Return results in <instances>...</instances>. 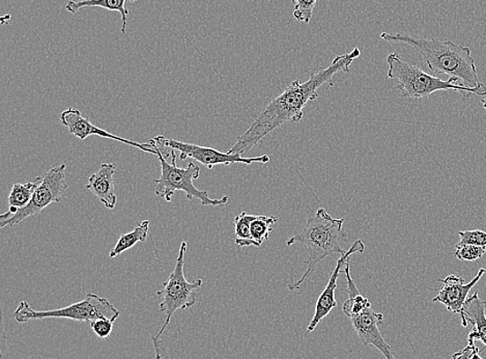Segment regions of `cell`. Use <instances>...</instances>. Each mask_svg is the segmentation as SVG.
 Here are the masks:
<instances>
[{"label":"cell","instance_id":"cell-10","mask_svg":"<svg viewBox=\"0 0 486 359\" xmlns=\"http://www.w3.org/2000/svg\"><path fill=\"white\" fill-rule=\"evenodd\" d=\"M365 252V244L362 240H357L353 244L348 252L341 255V258L338 259L336 266L333 270L332 274L330 276V280L326 285L325 290L322 292L318 302H316L315 311L313 318L307 327V331L304 334L306 338L309 333H312L316 327L320 324V322L328 316V314L337 306V302L335 298V292L337 289V281L340 277L342 267L349 262L350 256L353 254H363Z\"/></svg>","mask_w":486,"mask_h":359},{"label":"cell","instance_id":"cell-2","mask_svg":"<svg viewBox=\"0 0 486 359\" xmlns=\"http://www.w3.org/2000/svg\"><path fill=\"white\" fill-rule=\"evenodd\" d=\"M380 36L386 42L413 47L423 57L427 67L438 75H449L467 87L481 85L469 47L458 45L449 40L441 41L402 33H382Z\"/></svg>","mask_w":486,"mask_h":359},{"label":"cell","instance_id":"cell-28","mask_svg":"<svg viewBox=\"0 0 486 359\" xmlns=\"http://www.w3.org/2000/svg\"><path fill=\"white\" fill-rule=\"evenodd\" d=\"M481 350L480 348H477L475 353L472 354V356H471L469 359H483L481 354Z\"/></svg>","mask_w":486,"mask_h":359},{"label":"cell","instance_id":"cell-15","mask_svg":"<svg viewBox=\"0 0 486 359\" xmlns=\"http://www.w3.org/2000/svg\"><path fill=\"white\" fill-rule=\"evenodd\" d=\"M486 302L478 296V292L467 299L463 306V316L461 324L467 327L468 324H472L473 331L468 335V342L481 341L486 346Z\"/></svg>","mask_w":486,"mask_h":359},{"label":"cell","instance_id":"cell-14","mask_svg":"<svg viewBox=\"0 0 486 359\" xmlns=\"http://www.w3.org/2000/svg\"><path fill=\"white\" fill-rule=\"evenodd\" d=\"M115 164H103L99 171L91 175L85 189L98 197L107 209H114L117 196L114 190Z\"/></svg>","mask_w":486,"mask_h":359},{"label":"cell","instance_id":"cell-5","mask_svg":"<svg viewBox=\"0 0 486 359\" xmlns=\"http://www.w3.org/2000/svg\"><path fill=\"white\" fill-rule=\"evenodd\" d=\"M151 144V143H150ZM152 145V144H151ZM157 150V156L161 165V175L154 180V194L162 197L166 202H172L175 192H183L187 199L200 201L203 206L223 207L225 206L230 197L224 195L219 200L211 199L210 194L205 190H200L194 185V180L200 178L201 168L194 163H190L186 168L176 165L175 151H171L172 163H168L164 154L156 145H153Z\"/></svg>","mask_w":486,"mask_h":359},{"label":"cell","instance_id":"cell-8","mask_svg":"<svg viewBox=\"0 0 486 359\" xmlns=\"http://www.w3.org/2000/svg\"><path fill=\"white\" fill-rule=\"evenodd\" d=\"M65 168L67 166L63 164L43 174L41 184L36 188L31 203L24 209L18 210L16 214L0 222V226L3 229L5 226L14 228L25 219L39 214L49 204L62 202L65 190L68 189L67 182H65Z\"/></svg>","mask_w":486,"mask_h":359},{"label":"cell","instance_id":"cell-30","mask_svg":"<svg viewBox=\"0 0 486 359\" xmlns=\"http://www.w3.org/2000/svg\"><path fill=\"white\" fill-rule=\"evenodd\" d=\"M481 104H482V106H483V108L485 109V112H486V98L481 100Z\"/></svg>","mask_w":486,"mask_h":359},{"label":"cell","instance_id":"cell-7","mask_svg":"<svg viewBox=\"0 0 486 359\" xmlns=\"http://www.w3.org/2000/svg\"><path fill=\"white\" fill-rule=\"evenodd\" d=\"M187 251V242L183 241L173 274L164 283V288L157 292V295L161 299L159 309L161 313L165 314L164 324L162 325L160 332L156 334L159 338L165 333L176 312L190 309L197 303V290L202 288L203 284L201 278L193 282L187 281L185 273H183Z\"/></svg>","mask_w":486,"mask_h":359},{"label":"cell","instance_id":"cell-4","mask_svg":"<svg viewBox=\"0 0 486 359\" xmlns=\"http://www.w3.org/2000/svg\"><path fill=\"white\" fill-rule=\"evenodd\" d=\"M389 65L388 77L397 80V92L402 98L423 99L439 91H455L469 98L471 95L486 96V86L481 84L477 87H467L462 85H455L453 78L441 80L417 67V65L403 62L397 54H390L387 56Z\"/></svg>","mask_w":486,"mask_h":359},{"label":"cell","instance_id":"cell-6","mask_svg":"<svg viewBox=\"0 0 486 359\" xmlns=\"http://www.w3.org/2000/svg\"><path fill=\"white\" fill-rule=\"evenodd\" d=\"M121 312L109 302L108 299L97 294H87L81 302L73 304L62 309L51 311H35L27 302H21L18 309L14 313V318L18 324L43 319H69L92 324L98 319H110L115 321L120 317Z\"/></svg>","mask_w":486,"mask_h":359},{"label":"cell","instance_id":"cell-23","mask_svg":"<svg viewBox=\"0 0 486 359\" xmlns=\"http://www.w3.org/2000/svg\"><path fill=\"white\" fill-rule=\"evenodd\" d=\"M486 246L463 245L455 247V256L461 261L473 262L482 258Z\"/></svg>","mask_w":486,"mask_h":359},{"label":"cell","instance_id":"cell-22","mask_svg":"<svg viewBox=\"0 0 486 359\" xmlns=\"http://www.w3.org/2000/svg\"><path fill=\"white\" fill-rule=\"evenodd\" d=\"M294 10L293 17L299 22L308 25L313 16V10L318 0H292Z\"/></svg>","mask_w":486,"mask_h":359},{"label":"cell","instance_id":"cell-17","mask_svg":"<svg viewBox=\"0 0 486 359\" xmlns=\"http://www.w3.org/2000/svg\"><path fill=\"white\" fill-rule=\"evenodd\" d=\"M41 182L42 175L32 182L25 183V184H19V183L14 184L9 197H7V202L10 204L9 212L0 215V222L5 221V219L16 214L18 210L26 207L31 203L34 194L41 184Z\"/></svg>","mask_w":486,"mask_h":359},{"label":"cell","instance_id":"cell-26","mask_svg":"<svg viewBox=\"0 0 486 359\" xmlns=\"http://www.w3.org/2000/svg\"><path fill=\"white\" fill-rule=\"evenodd\" d=\"M152 341L156 359H172L171 355H169L168 348L164 340H161V338H159L157 335H154Z\"/></svg>","mask_w":486,"mask_h":359},{"label":"cell","instance_id":"cell-27","mask_svg":"<svg viewBox=\"0 0 486 359\" xmlns=\"http://www.w3.org/2000/svg\"><path fill=\"white\" fill-rule=\"evenodd\" d=\"M478 347L475 345V342H468V346L462 349L461 359H469L475 353Z\"/></svg>","mask_w":486,"mask_h":359},{"label":"cell","instance_id":"cell-3","mask_svg":"<svg viewBox=\"0 0 486 359\" xmlns=\"http://www.w3.org/2000/svg\"><path fill=\"white\" fill-rule=\"evenodd\" d=\"M344 219H336L320 208L313 216H308L306 225L297 235L287 240V246L301 244L308 249L309 256L304 261L307 269L296 283L289 284L291 291L298 290L309 276H312L318 264L334 254H345L342 244L348 241V234L343 230Z\"/></svg>","mask_w":486,"mask_h":359},{"label":"cell","instance_id":"cell-29","mask_svg":"<svg viewBox=\"0 0 486 359\" xmlns=\"http://www.w3.org/2000/svg\"><path fill=\"white\" fill-rule=\"evenodd\" d=\"M462 357V350L459 351V353H456L455 354H453V357L452 359H461Z\"/></svg>","mask_w":486,"mask_h":359},{"label":"cell","instance_id":"cell-16","mask_svg":"<svg viewBox=\"0 0 486 359\" xmlns=\"http://www.w3.org/2000/svg\"><path fill=\"white\" fill-rule=\"evenodd\" d=\"M135 3L137 0H80V2H70L65 5V10L75 15L84 7H102L110 12H119L122 16V34L127 31L129 10L126 3Z\"/></svg>","mask_w":486,"mask_h":359},{"label":"cell","instance_id":"cell-12","mask_svg":"<svg viewBox=\"0 0 486 359\" xmlns=\"http://www.w3.org/2000/svg\"><path fill=\"white\" fill-rule=\"evenodd\" d=\"M352 324L359 339L365 346H373L381 351L386 359H396L392 347L382 338L380 326L385 319L381 313H375L372 306L351 318Z\"/></svg>","mask_w":486,"mask_h":359},{"label":"cell","instance_id":"cell-9","mask_svg":"<svg viewBox=\"0 0 486 359\" xmlns=\"http://www.w3.org/2000/svg\"><path fill=\"white\" fill-rule=\"evenodd\" d=\"M150 143L158 146L159 149H171L181 153V159L187 158L193 159L207 166L209 170H213L215 165H230L233 164H243L246 165L253 164H268L270 157L268 155H262L259 157H243L240 154L223 153L216 149L209 148V146H203L194 144L182 143L175 141V139H169L164 135H159L150 139Z\"/></svg>","mask_w":486,"mask_h":359},{"label":"cell","instance_id":"cell-20","mask_svg":"<svg viewBox=\"0 0 486 359\" xmlns=\"http://www.w3.org/2000/svg\"><path fill=\"white\" fill-rule=\"evenodd\" d=\"M277 222L275 216L254 215L250 232L253 240V246L261 247L264 241H267L270 233L273 231V224Z\"/></svg>","mask_w":486,"mask_h":359},{"label":"cell","instance_id":"cell-11","mask_svg":"<svg viewBox=\"0 0 486 359\" xmlns=\"http://www.w3.org/2000/svg\"><path fill=\"white\" fill-rule=\"evenodd\" d=\"M61 121L64 126L68 128L70 135L78 137L81 141H85L88 136L97 135L134 146V148H137L140 151L154 154V155H157L158 154L157 150H154L150 143L139 144L131 141V139L109 134L108 131L94 126V125L85 119L83 114L76 108L70 107L65 109V111L61 114Z\"/></svg>","mask_w":486,"mask_h":359},{"label":"cell","instance_id":"cell-24","mask_svg":"<svg viewBox=\"0 0 486 359\" xmlns=\"http://www.w3.org/2000/svg\"><path fill=\"white\" fill-rule=\"evenodd\" d=\"M461 240L455 247L463 245L486 246V233L481 230L459 232Z\"/></svg>","mask_w":486,"mask_h":359},{"label":"cell","instance_id":"cell-13","mask_svg":"<svg viewBox=\"0 0 486 359\" xmlns=\"http://www.w3.org/2000/svg\"><path fill=\"white\" fill-rule=\"evenodd\" d=\"M486 274V269L481 268L478 271L477 275L469 284L463 282V278L455 274L448 275L444 280H439L443 284L438 295L432 299L433 303H440L446 306V309L453 314L463 316V306L469 298V293L474 285L481 281V278Z\"/></svg>","mask_w":486,"mask_h":359},{"label":"cell","instance_id":"cell-18","mask_svg":"<svg viewBox=\"0 0 486 359\" xmlns=\"http://www.w3.org/2000/svg\"><path fill=\"white\" fill-rule=\"evenodd\" d=\"M344 273L345 277H347L349 299L344 303L342 312L345 316L351 319L371 307L372 304L370 300L360 294L357 285L351 276L350 261L345 264Z\"/></svg>","mask_w":486,"mask_h":359},{"label":"cell","instance_id":"cell-1","mask_svg":"<svg viewBox=\"0 0 486 359\" xmlns=\"http://www.w3.org/2000/svg\"><path fill=\"white\" fill-rule=\"evenodd\" d=\"M360 55L361 51L356 47L350 54L336 56L328 68L313 72L306 83L301 84L300 80H294L257 115L252 126L238 138L228 153L244 155L285 123L300 122L303 119L308 102L318 99L320 87L325 85L334 86V75L340 72L350 73V65Z\"/></svg>","mask_w":486,"mask_h":359},{"label":"cell","instance_id":"cell-19","mask_svg":"<svg viewBox=\"0 0 486 359\" xmlns=\"http://www.w3.org/2000/svg\"><path fill=\"white\" fill-rule=\"evenodd\" d=\"M150 221H144L140 223L134 230L129 233L123 234L120 239L117 240L113 251L109 254V258H116L117 255L122 254L124 252L129 251L132 247H134L139 242H144L149 236L150 233Z\"/></svg>","mask_w":486,"mask_h":359},{"label":"cell","instance_id":"cell-25","mask_svg":"<svg viewBox=\"0 0 486 359\" xmlns=\"http://www.w3.org/2000/svg\"><path fill=\"white\" fill-rule=\"evenodd\" d=\"M114 321L110 319H98L91 324L92 331L102 340L108 339L114 332Z\"/></svg>","mask_w":486,"mask_h":359},{"label":"cell","instance_id":"cell-21","mask_svg":"<svg viewBox=\"0 0 486 359\" xmlns=\"http://www.w3.org/2000/svg\"><path fill=\"white\" fill-rule=\"evenodd\" d=\"M254 215L248 214L247 212H242L238 216H235L233 221V228L235 234V244L241 247L253 246V240L252 232H250V225L253 221Z\"/></svg>","mask_w":486,"mask_h":359}]
</instances>
